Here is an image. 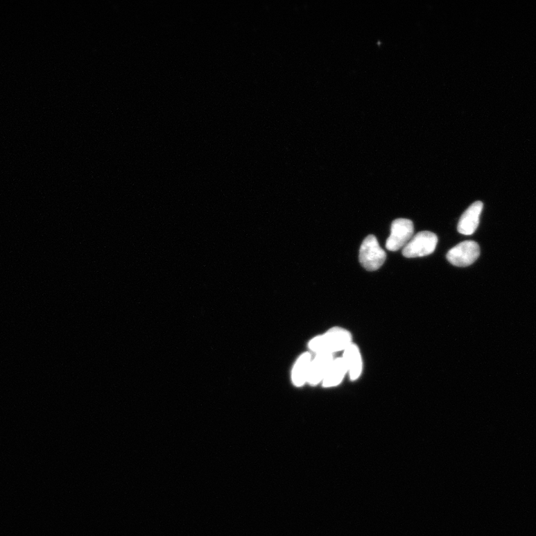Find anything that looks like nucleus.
<instances>
[{"label": "nucleus", "instance_id": "1", "mask_svg": "<svg viewBox=\"0 0 536 536\" xmlns=\"http://www.w3.org/2000/svg\"><path fill=\"white\" fill-rule=\"evenodd\" d=\"M352 343L349 331L341 327H333L323 335L316 336L309 343V348L316 354H331L345 351Z\"/></svg>", "mask_w": 536, "mask_h": 536}, {"label": "nucleus", "instance_id": "2", "mask_svg": "<svg viewBox=\"0 0 536 536\" xmlns=\"http://www.w3.org/2000/svg\"><path fill=\"white\" fill-rule=\"evenodd\" d=\"M386 259V252L380 247L375 236L370 235L363 240L359 252V261L363 268L368 271L377 270Z\"/></svg>", "mask_w": 536, "mask_h": 536}, {"label": "nucleus", "instance_id": "3", "mask_svg": "<svg viewBox=\"0 0 536 536\" xmlns=\"http://www.w3.org/2000/svg\"><path fill=\"white\" fill-rule=\"evenodd\" d=\"M438 238L429 231L418 232L403 248L402 254L406 258H417L431 255L436 250Z\"/></svg>", "mask_w": 536, "mask_h": 536}, {"label": "nucleus", "instance_id": "4", "mask_svg": "<svg viewBox=\"0 0 536 536\" xmlns=\"http://www.w3.org/2000/svg\"><path fill=\"white\" fill-rule=\"evenodd\" d=\"M480 254L481 249L477 242L465 241L451 249L447 257L451 265L465 268L472 265Z\"/></svg>", "mask_w": 536, "mask_h": 536}, {"label": "nucleus", "instance_id": "5", "mask_svg": "<svg viewBox=\"0 0 536 536\" xmlns=\"http://www.w3.org/2000/svg\"><path fill=\"white\" fill-rule=\"evenodd\" d=\"M414 227L412 221L398 218L392 221L390 236L386 242V248L390 251H397L407 245L413 238Z\"/></svg>", "mask_w": 536, "mask_h": 536}, {"label": "nucleus", "instance_id": "6", "mask_svg": "<svg viewBox=\"0 0 536 536\" xmlns=\"http://www.w3.org/2000/svg\"><path fill=\"white\" fill-rule=\"evenodd\" d=\"M483 205L481 201L474 202L460 218L458 230L460 234L470 236L478 227Z\"/></svg>", "mask_w": 536, "mask_h": 536}, {"label": "nucleus", "instance_id": "7", "mask_svg": "<svg viewBox=\"0 0 536 536\" xmlns=\"http://www.w3.org/2000/svg\"><path fill=\"white\" fill-rule=\"evenodd\" d=\"M331 354H316L315 358H312L308 383L312 386H318L325 379L328 370L334 361Z\"/></svg>", "mask_w": 536, "mask_h": 536}, {"label": "nucleus", "instance_id": "8", "mask_svg": "<svg viewBox=\"0 0 536 536\" xmlns=\"http://www.w3.org/2000/svg\"><path fill=\"white\" fill-rule=\"evenodd\" d=\"M343 359L346 363L348 375L352 381L358 380L363 372V364L359 347L355 343L343 351Z\"/></svg>", "mask_w": 536, "mask_h": 536}, {"label": "nucleus", "instance_id": "9", "mask_svg": "<svg viewBox=\"0 0 536 536\" xmlns=\"http://www.w3.org/2000/svg\"><path fill=\"white\" fill-rule=\"evenodd\" d=\"M311 360V354L305 352L296 361L291 372V379L295 386L300 388L308 383Z\"/></svg>", "mask_w": 536, "mask_h": 536}, {"label": "nucleus", "instance_id": "10", "mask_svg": "<svg viewBox=\"0 0 536 536\" xmlns=\"http://www.w3.org/2000/svg\"><path fill=\"white\" fill-rule=\"evenodd\" d=\"M348 371L343 358H337L332 361L327 375L322 381V386L326 388L339 386L347 375Z\"/></svg>", "mask_w": 536, "mask_h": 536}]
</instances>
